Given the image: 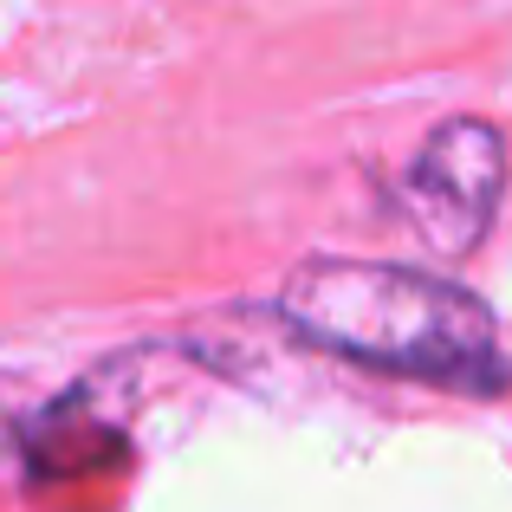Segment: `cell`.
<instances>
[{
    "label": "cell",
    "mask_w": 512,
    "mask_h": 512,
    "mask_svg": "<svg viewBox=\"0 0 512 512\" xmlns=\"http://www.w3.org/2000/svg\"><path fill=\"white\" fill-rule=\"evenodd\" d=\"M279 325L305 344L350 357L363 370L422 376L448 389H487L500 383V331L487 299L422 266L389 260H344L318 253L299 260L279 286Z\"/></svg>",
    "instance_id": "obj_1"
},
{
    "label": "cell",
    "mask_w": 512,
    "mask_h": 512,
    "mask_svg": "<svg viewBox=\"0 0 512 512\" xmlns=\"http://www.w3.org/2000/svg\"><path fill=\"white\" fill-rule=\"evenodd\" d=\"M500 195H506V137L487 117H441L402 175L409 227L422 234L435 260H467L493 234Z\"/></svg>",
    "instance_id": "obj_2"
}]
</instances>
